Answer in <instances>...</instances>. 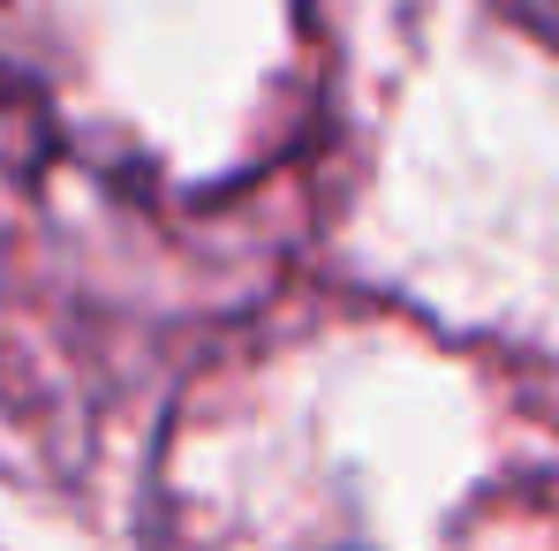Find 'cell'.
<instances>
[{
  "label": "cell",
  "mask_w": 559,
  "mask_h": 551,
  "mask_svg": "<svg viewBox=\"0 0 559 551\" xmlns=\"http://www.w3.org/2000/svg\"><path fill=\"white\" fill-rule=\"evenodd\" d=\"M499 8H507L522 31H537L545 46H559V0H499Z\"/></svg>",
  "instance_id": "1"
}]
</instances>
